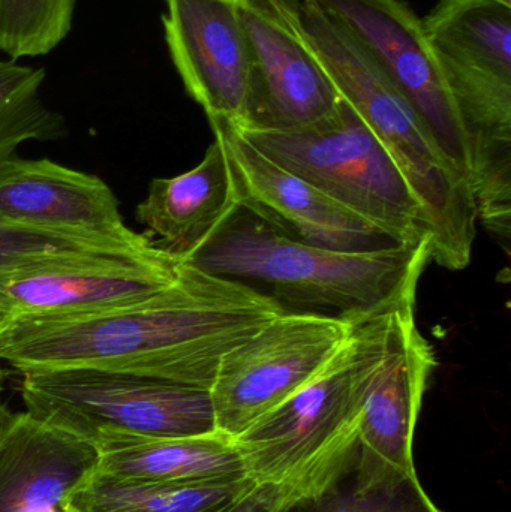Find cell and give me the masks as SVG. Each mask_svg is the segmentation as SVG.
<instances>
[{"mask_svg":"<svg viewBox=\"0 0 511 512\" xmlns=\"http://www.w3.org/2000/svg\"><path fill=\"white\" fill-rule=\"evenodd\" d=\"M287 312L269 295L182 261L161 291L95 312L11 316L0 361L18 372L116 370L210 390L222 358Z\"/></svg>","mask_w":511,"mask_h":512,"instance_id":"6da1fadb","label":"cell"},{"mask_svg":"<svg viewBox=\"0 0 511 512\" xmlns=\"http://www.w3.org/2000/svg\"><path fill=\"white\" fill-rule=\"evenodd\" d=\"M180 258L204 273L269 295L287 312L359 325L416 307L417 286L432 254L428 242L375 252L333 251L288 236L237 201Z\"/></svg>","mask_w":511,"mask_h":512,"instance_id":"7a4b0ae2","label":"cell"},{"mask_svg":"<svg viewBox=\"0 0 511 512\" xmlns=\"http://www.w3.org/2000/svg\"><path fill=\"white\" fill-rule=\"evenodd\" d=\"M393 315L356 325L312 381L234 439L270 511L308 507L353 478L363 409L389 349Z\"/></svg>","mask_w":511,"mask_h":512,"instance_id":"3957f363","label":"cell"},{"mask_svg":"<svg viewBox=\"0 0 511 512\" xmlns=\"http://www.w3.org/2000/svg\"><path fill=\"white\" fill-rule=\"evenodd\" d=\"M300 29L339 98L383 144L432 233V261L464 270L477 237L476 201L467 177L441 152L431 132L369 51L327 12L302 0Z\"/></svg>","mask_w":511,"mask_h":512,"instance_id":"277c9868","label":"cell"},{"mask_svg":"<svg viewBox=\"0 0 511 512\" xmlns=\"http://www.w3.org/2000/svg\"><path fill=\"white\" fill-rule=\"evenodd\" d=\"M423 21L468 147L479 222L500 242L511 233V6L438 0Z\"/></svg>","mask_w":511,"mask_h":512,"instance_id":"5b68a950","label":"cell"},{"mask_svg":"<svg viewBox=\"0 0 511 512\" xmlns=\"http://www.w3.org/2000/svg\"><path fill=\"white\" fill-rule=\"evenodd\" d=\"M27 414L98 451L153 439L221 433L207 388L116 370L21 373Z\"/></svg>","mask_w":511,"mask_h":512,"instance_id":"8992f818","label":"cell"},{"mask_svg":"<svg viewBox=\"0 0 511 512\" xmlns=\"http://www.w3.org/2000/svg\"><path fill=\"white\" fill-rule=\"evenodd\" d=\"M237 129L264 156L399 245L428 242L432 248L431 227L422 206L383 144L344 99L339 98L326 116L300 128Z\"/></svg>","mask_w":511,"mask_h":512,"instance_id":"52a82bcc","label":"cell"},{"mask_svg":"<svg viewBox=\"0 0 511 512\" xmlns=\"http://www.w3.org/2000/svg\"><path fill=\"white\" fill-rule=\"evenodd\" d=\"M350 322L285 312L228 352L210 387L216 426L236 439L258 418L302 390L341 348Z\"/></svg>","mask_w":511,"mask_h":512,"instance_id":"ba28073f","label":"cell"},{"mask_svg":"<svg viewBox=\"0 0 511 512\" xmlns=\"http://www.w3.org/2000/svg\"><path fill=\"white\" fill-rule=\"evenodd\" d=\"M309 2L335 17L369 51L419 114L441 152L468 179L461 119L416 12L402 0Z\"/></svg>","mask_w":511,"mask_h":512,"instance_id":"9c48e42d","label":"cell"},{"mask_svg":"<svg viewBox=\"0 0 511 512\" xmlns=\"http://www.w3.org/2000/svg\"><path fill=\"white\" fill-rule=\"evenodd\" d=\"M435 367L437 355L417 327L416 307L396 312L386 358L363 409L353 474L357 492L417 475L414 435Z\"/></svg>","mask_w":511,"mask_h":512,"instance_id":"30bf717a","label":"cell"},{"mask_svg":"<svg viewBox=\"0 0 511 512\" xmlns=\"http://www.w3.org/2000/svg\"><path fill=\"white\" fill-rule=\"evenodd\" d=\"M230 165L237 198L294 239L342 252H375L398 242L336 203L245 140L233 122L209 120Z\"/></svg>","mask_w":511,"mask_h":512,"instance_id":"8fae6325","label":"cell"},{"mask_svg":"<svg viewBox=\"0 0 511 512\" xmlns=\"http://www.w3.org/2000/svg\"><path fill=\"white\" fill-rule=\"evenodd\" d=\"M302 0H240L255 87L242 129L300 128L329 114L338 92L300 29Z\"/></svg>","mask_w":511,"mask_h":512,"instance_id":"7c38bea8","label":"cell"},{"mask_svg":"<svg viewBox=\"0 0 511 512\" xmlns=\"http://www.w3.org/2000/svg\"><path fill=\"white\" fill-rule=\"evenodd\" d=\"M165 42L186 93L207 119L248 122L255 71L240 0H164Z\"/></svg>","mask_w":511,"mask_h":512,"instance_id":"4fadbf2b","label":"cell"},{"mask_svg":"<svg viewBox=\"0 0 511 512\" xmlns=\"http://www.w3.org/2000/svg\"><path fill=\"white\" fill-rule=\"evenodd\" d=\"M180 267L179 255L156 246L144 254L77 256L0 271V309L11 316L108 309L161 291Z\"/></svg>","mask_w":511,"mask_h":512,"instance_id":"5bb4252c","label":"cell"},{"mask_svg":"<svg viewBox=\"0 0 511 512\" xmlns=\"http://www.w3.org/2000/svg\"><path fill=\"white\" fill-rule=\"evenodd\" d=\"M0 218L20 227L135 240L113 189L95 174L50 159L0 162Z\"/></svg>","mask_w":511,"mask_h":512,"instance_id":"9a60e30c","label":"cell"},{"mask_svg":"<svg viewBox=\"0 0 511 512\" xmlns=\"http://www.w3.org/2000/svg\"><path fill=\"white\" fill-rule=\"evenodd\" d=\"M95 445L15 414L0 439V512L57 507L98 468Z\"/></svg>","mask_w":511,"mask_h":512,"instance_id":"2e32d148","label":"cell"},{"mask_svg":"<svg viewBox=\"0 0 511 512\" xmlns=\"http://www.w3.org/2000/svg\"><path fill=\"white\" fill-rule=\"evenodd\" d=\"M237 192L227 156L218 140L200 164L171 179L152 180L135 218L158 236V246L183 256L236 206Z\"/></svg>","mask_w":511,"mask_h":512,"instance_id":"e0dca14e","label":"cell"},{"mask_svg":"<svg viewBox=\"0 0 511 512\" xmlns=\"http://www.w3.org/2000/svg\"><path fill=\"white\" fill-rule=\"evenodd\" d=\"M246 478L150 481L93 472L63 498L60 512H224L251 492Z\"/></svg>","mask_w":511,"mask_h":512,"instance_id":"ac0fdd59","label":"cell"},{"mask_svg":"<svg viewBox=\"0 0 511 512\" xmlns=\"http://www.w3.org/2000/svg\"><path fill=\"white\" fill-rule=\"evenodd\" d=\"M96 472L150 481L246 478L234 439L215 435L153 439L99 451Z\"/></svg>","mask_w":511,"mask_h":512,"instance_id":"d6986e66","label":"cell"},{"mask_svg":"<svg viewBox=\"0 0 511 512\" xmlns=\"http://www.w3.org/2000/svg\"><path fill=\"white\" fill-rule=\"evenodd\" d=\"M44 81V69L0 57V162L21 144L65 137V119L42 98Z\"/></svg>","mask_w":511,"mask_h":512,"instance_id":"ffe728a7","label":"cell"},{"mask_svg":"<svg viewBox=\"0 0 511 512\" xmlns=\"http://www.w3.org/2000/svg\"><path fill=\"white\" fill-rule=\"evenodd\" d=\"M149 233L125 240L20 227L0 218V271L87 255L144 254L156 248Z\"/></svg>","mask_w":511,"mask_h":512,"instance_id":"44dd1931","label":"cell"},{"mask_svg":"<svg viewBox=\"0 0 511 512\" xmlns=\"http://www.w3.org/2000/svg\"><path fill=\"white\" fill-rule=\"evenodd\" d=\"M75 0H0V51L9 59L38 57L68 36Z\"/></svg>","mask_w":511,"mask_h":512,"instance_id":"7402d4cb","label":"cell"},{"mask_svg":"<svg viewBox=\"0 0 511 512\" xmlns=\"http://www.w3.org/2000/svg\"><path fill=\"white\" fill-rule=\"evenodd\" d=\"M351 512H444L434 504L419 475L405 478L392 486L357 492Z\"/></svg>","mask_w":511,"mask_h":512,"instance_id":"603a6c76","label":"cell"},{"mask_svg":"<svg viewBox=\"0 0 511 512\" xmlns=\"http://www.w3.org/2000/svg\"><path fill=\"white\" fill-rule=\"evenodd\" d=\"M356 496L353 478H351L345 486L333 492L332 495L293 512H351L353 511L354 502H356Z\"/></svg>","mask_w":511,"mask_h":512,"instance_id":"cb8c5ba5","label":"cell"},{"mask_svg":"<svg viewBox=\"0 0 511 512\" xmlns=\"http://www.w3.org/2000/svg\"><path fill=\"white\" fill-rule=\"evenodd\" d=\"M224 512H272L257 489H252Z\"/></svg>","mask_w":511,"mask_h":512,"instance_id":"d4e9b609","label":"cell"},{"mask_svg":"<svg viewBox=\"0 0 511 512\" xmlns=\"http://www.w3.org/2000/svg\"><path fill=\"white\" fill-rule=\"evenodd\" d=\"M15 414H12L2 402H0V439L5 435L8 427L11 426L12 420H14Z\"/></svg>","mask_w":511,"mask_h":512,"instance_id":"484cf974","label":"cell"},{"mask_svg":"<svg viewBox=\"0 0 511 512\" xmlns=\"http://www.w3.org/2000/svg\"><path fill=\"white\" fill-rule=\"evenodd\" d=\"M9 318H11V315L6 313L5 310L0 309V330H2L3 325L9 321Z\"/></svg>","mask_w":511,"mask_h":512,"instance_id":"4316f807","label":"cell"},{"mask_svg":"<svg viewBox=\"0 0 511 512\" xmlns=\"http://www.w3.org/2000/svg\"><path fill=\"white\" fill-rule=\"evenodd\" d=\"M32 512H60L59 508L57 507H48V508H41V510H36Z\"/></svg>","mask_w":511,"mask_h":512,"instance_id":"83f0119b","label":"cell"},{"mask_svg":"<svg viewBox=\"0 0 511 512\" xmlns=\"http://www.w3.org/2000/svg\"><path fill=\"white\" fill-rule=\"evenodd\" d=\"M2 382H3V372H2V367H0V391H2Z\"/></svg>","mask_w":511,"mask_h":512,"instance_id":"f1b7e54d","label":"cell"},{"mask_svg":"<svg viewBox=\"0 0 511 512\" xmlns=\"http://www.w3.org/2000/svg\"><path fill=\"white\" fill-rule=\"evenodd\" d=\"M498 2L504 3V5L511 6V0H498Z\"/></svg>","mask_w":511,"mask_h":512,"instance_id":"f546056e","label":"cell"}]
</instances>
